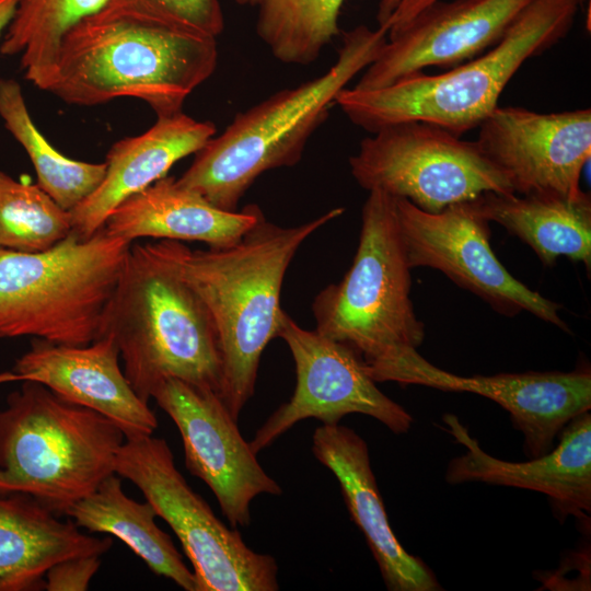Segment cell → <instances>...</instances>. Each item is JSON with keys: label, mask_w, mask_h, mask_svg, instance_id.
Returning <instances> with one entry per match:
<instances>
[{"label": "cell", "mask_w": 591, "mask_h": 591, "mask_svg": "<svg viewBox=\"0 0 591 591\" xmlns=\"http://www.w3.org/2000/svg\"><path fill=\"white\" fill-rule=\"evenodd\" d=\"M345 0H235L256 11L258 37L281 62H314L338 35Z\"/></svg>", "instance_id": "obj_26"}, {"label": "cell", "mask_w": 591, "mask_h": 591, "mask_svg": "<svg viewBox=\"0 0 591 591\" xmlns=\"http://www.w3.org/2000/svg\"><path fill=\"white\" fill-rule=\"evenodd\" d=\"M71 231L70 211L37 184L18 181L0 171V248L40 252Z\"/></svg>", "instance_id": "obj_28"}, {"label": "cell", "mask_w": 591, "mask_h": 591, "mask_svg": "<svg viewBox=\"0 0 591 591\" xmlns=\"http://www.w3.org/2000/svg\"><path fill=\"white\" fill-rule=\"evenodd\" d=\"M215 135V124L181 111L159 116L143 134L115 142L106 154L103 181L70 211L71 232L81 240L91 237L123 201L166 176L176 162L195 154Z\"/></svg>", "instance_id": "obj_20"}, {"label": "cell", "mask_w": 591, "mask_h": 591, "mask_svg": "<svg viewBox=\"0 0 591 591\" xmlns=\"http://www.w3.org/2000/svg\"><path fill=\"white\" fill-rule=\"evenodd\" d=\"M518 195L577 198L591 157V109L538 113L497 106L478 126L475 140Z\"/></svg>", "instance_id": "obj_14"}, {"label": "cell", "mask_w": 591, "mask_h": 591, "mask_svg": "<svg viewBox=\"0 0 591 591\" xmlns=\"http://www.w3.org/2000/svg\"><path fill=\"white\" fill-rule=\"evenodd\" d=\"M410 287L395 198L371 190L362 207L350 268L313 300L315 329L357 352L378 382L390 366L424 340L425 327L416 317Z\"/></svg>", "instance_id": "obj_8"}, {"label": "cell", "mask_w": 591, "mask_h": 591, "mask_svg": "<svg viewBox=\"0 0 591 591\" xmlns=\"http://www.w3.org/2000/svg\"><path fill=\"white\" fill-rule=\"evenodd\" d=\"M395 207L410 269H438L500 314L513 316L528 311L569 332L558 314L561 305L519 281L496 257L489 241V221L474 200L451 205L437 213L424 211L404 198H395Z\"/></svg>", "instance_id": "obj_11"}, {"label": "cell", "mask_w": 591, "mask_h": 591, "mask_svg": "<svg viewBox=\"0 0 591 591\" xmlns=\"http://www.w3.org/2000/svg\"><path fill=\"white\" fill-rule=\"evenodd\" d=\"M278 337L292 355L296 387L291 398L269 416L250 442L256 454L308 418L335 425L348 414H363L394 433L410 429L412 415L376 386L362 359L350 347L316 329L302 328L287 313Z\"/></svg>", "instance_id": "obj_12"}, {"label": "cell", "mask_w": 591, "mask_h": 591, "mask_svg": "<svg viewBox=\"0 0 591 591\" xmlns=\"http://www.w3.org/2000/svg\"><path fill=\"white\" fill-rule=\"evenodd\" d=\"M0 118L28 155L37 185L61 208L71 211L103 181L106 163L70 159L56 150L34 124L21 85L0 78Z\"/></svg>", "instance_id": "obj_25"}, {"label": "cell", "mask_w": 591, "mask_h": 591, "mask_svg": "<svg viewBox=\"0 0 591 591\" xmlns=\"http://www.w3.org/2000/svg\"><path fill=\"white\" fill-rule=\"evenodd\" d=\"M120 428L47 386L22 381L0 409V496H31L59 517L115 474Z\"/></svg>", "instance_id": "obj_6"}, {"label": "cell", "mask_w": 591, "mask_h": 591, "mask_svg": "<svg viewBox=\"0 0 591 591\" xmlns=\"http://www.w3.org/2000/svg\"><path fill=\"white\" fill-rule=\"evenodd\" d=\"M151 398L177 427L186 468L211 489L232 528L250 525V505L256 496L282 493L216 392L171 378Z\"/></svg>", "instance_id": "obj_13"}, {"label": "cell", "mask_w": 591, "mask_h": 591, "mask_svg": "<svg viewBox=\"0 0 591 591\" xmlns=\"http://www.w3.org/2000/svg\"><path fill=\"white\" fill-rule=\"evenodd\" d=\"M583 0H530L490 49L440 74L418 73L393 84L344 88L335 103L370 134L404 121H424L462 136L499 106L521 66L567 36Z\"/></svg>", "instance_id": "obj_4"}, {"label": "cell", "mask_w": 591, "mask_h": 591, "mask_svg": "<svg viewBox=\"0 0 591 591\" xmlns=\"http://www.w3.org/2000/svg\"><path fill=\"white\" fill-rule=\"evenodd\" d=\"M66 517L90 533L116 536L153 573L186 591H197L194 572L185 565L170 535L157 525L158 515L152 506L147 500L138 502L128 497L116 474L72 506Z\"/></svg>", "instance_id": "obj_24"}, {"label": "cell", "mask_w": 591, "mask_h": 591, "mask_svg": "<svg viewBox=\"0 0 591 591\" xmlns=\"http://www.w3.org/2000/svg\"><path fill=\"white\" fill-rule=\"evenodd\" d=\"M107 0H20L0 53L20 56L24 77L38 89L48 77L63 34Z\"/></svg>", "instance_id": "obj_27"}, {"label": "cell", "mask_w": 591, "mask_h": 591, "mask_svg": "<svg viewBox=\"0 0 591 591\" xmlns=\"http://www.w3.org/2000/svg\"><path fill=\"white\" fill-rule=\"evenodd\" d=\"M131 245L102 228L86 240L71 232L40 252L0 248V338L96 340Z\"/></svg>", "instance_id": "obj_7"}, {"label": "cell", "mask_w": 591, "mask_h": 591, "mask_svg": "<svg viewBox=\"0 0 591 591\" xmlns=\"http://www.w3.org/2000/svg\"><path fill=\"white\" fill-rule=\"evenodd\" d=\"M441 0H379L378 27L387 33V38L399 34L416 16Z\"/></svg>", "instance_id": "obj_31"}, {"label": "cell", "mask_w": 591, "mask_h": 591, "mask_svg": "<svg viewBox=\"0 0 591 591\" xmlns=\"http://www.w3.org/2000/svg\"><path fill=\"white\" fill-rule=\"evenodd\" d=\"M20 0H0V37L10 24Z\"/></svg>", "instance_id": "obj_32"}, {"label": "cell", "mask_w": 591, "mask_h": 591, "mask_svg": "<svg viewBox=\"0 0 591 591\" xmlns=\"http://www.w3.org/2000/svg\"><path fill=\"white\" fill-rule=\"evenodd\" d=\"M115 474L144 496L182 544L193 566L197 591H277L278 565L251 549L235 528L221 522L177 470L163 438L125 440Z\"/></svg>", "instance_id": "obj_9"}, {"label": "cell", "mask_w": 591, "mask_h": 591, "mask_svg": "<svg viewBox=\"0 0 591 591\" xmlns=\"http://www.w3.org/2000/svg\"><path fill=\"white\" fill-rule=\"evenodd\" d=\"M529 1H438L387 38L352 88L380 89L430 67L452 68L477 57L503 37Z\"/></svg>", "instance_id": "obj_16"}, {"label": "cell", "mask_w": 591, "mask_h": 591, "mask_svg": "<svg viewBox=\"0 0 591 591\" xmlns=\"http://www.w3.org/2000/svg\"><path fill=\"white\" fill-rule=\"evenodd\" d=\"M479 212L532 247L541 262L559 256L591 267V199L552 194L518 195L487 192L474 199Z\"/></svg>", "instance_id": "obj_23"}, {"label": "cell", "mask_w": 591, "mask_h": 591, "mask_svg": "<svg viewBox=\"0 0 591 591\" xmlns=\"http://www.w3.org/2000/svg\"><path fill=\"white\" fill-rule=\"evenodd\" d=\"M386 40L387 33L380 27L358 25L346 32L337 59L325 73L237 113L222 134L195 153L177 184L218 208L237 210L258 176L301 160L337 94L376 59Z\"/></svg>", "instance_id": "obj_3"}, {"label": "cell", "mask_w": 591, "mask_h": 591, "mask_svg": "<svg viewBox=\"0 0 591 591\" xmlns=\"http://www.w3.org/2000/svg\"><path fill=\"white\" fill-rule=\"evenodd\" d=\"M109 536L80 531L71 520L44 507L31 496H0V591L45 590L47 571L68 558L103 555Z\"/></svg>", "instance_id": "obj_22"}, {"label": "cell", "mask_w": 591, "mask_h": 591, "mask_svg": "<svg viewBox=\"0 0 591 591\" xmlns=\"http://www.w3.org/2000/svg\"><path fill=\"white\" fill-rule=\"evenodd\" d=\"M263 217L256 205L234 211L218 208L174 177L164 176L116 207L103 228L131 243L153 237L221 248L237 243Z\"/></svg>", "instance_id": "obj_21"}, {"label": "cell", "mask_w": 591, "mask_h": 591, "mask_svg": "<svg viewBox=\"0 0 591 591\" xmlns=\"http://www.w3.org/2000/svg\"><path fill=\"white\" fill-rule=\"evenodd\" d=\"M312 452L337 478L350 518L362 532L390 591L442 590L434 573L396 538L371 468L367 442L351 428L322 425Z\"/></svg>", "instance_id": "obj_19"}, {"label": "cell", "mask_w": 591, "mask_h": 591, "mask_svg": "<svg viewBox=\"0 0 591 591\" xmlns=\"http://www.w3.org/2000/svg\"><path fill=\"white\" fill-rule=\"evenodd\" d=\"M344 211L333 208L294 227L268 222L264 216L237 243L221 248L193 250L172 240L146 244L210 314L222 364L219 396L236 421L254 395L262 354L278 337L286 313L281 288L292 258L310 235Z\"/></svg>", "instance_id": "obj_2"}, {"label": "cell", "mask_w": 591, "mask_h": 591, "mask_svg": "<svg viewBox=\"0 0 591 591\" xmlns=\"http://www.w3.org/2000/svg\"><path fill=\"white\" fill-rule=\"evenodd\" d=\"M114 339L103 336L85 346L53 344L35 338L13 367L18 381H35L65 401L114 421L125 439L152 436L154 413L128 382Z\"/></svg>", "instance_id": "obj_18"}, {"label": "cell", "mask_w": 591, "mask_h": 591, "mask_svg": "<svg viewBox=\"0 0 591 591\" xmlns=\"http://www.w3.org/2000/svg\"><path fill=\"white\" fill-rule=\"evenodd\" d=\"M101 556L88 555L65 559L46 573L47 591H85L101 566Z\"/></svg>", "instance_id": "obj_30"}, {"label": "cell", "mask_w": 591, "mask_h": 591, "mask_svg": "<svg viewBox=\"0 0 591 591\" xmlns=\"http://www.w3.org/2000/svg\"><path fill=\"white\" fill-rule=\"evenodd\" d=\"M217 63V37L136 1L107 0L63 34L39 89L80 106L135 97L169 116Z\"/></svg>", "instance_id": "obj_1"}, {"label": "cell", "mask_w": 591, "mask_h": 591, "mask_svg": "<svg viewBox=\"0 0 591 591\" xmlns=\"http://www.w3.org/2000/svg\"><path fill=\"white\" fill-rule=\"evenodd\" d=\"M386 381L470 392L496 402L521 431L530 459L548 453L561 430L591 408L589 368L462 376L433 366L417 349H410L382 373L379 382Z\"/></svg>", "instance_id": "obj_15"}, {"label": "cell", "mask_w": 591, "mask_h": 591, "mask_svg": "<svg viewBox=\"0 0 591 591\" xmlns=\"http://www.w3.org/2000/svg\"><path fill=\"white\" fill-rule=\"evenodd\" d=\"M445 430L466 448L447 467L449 484L479 482L534 490L547 496L559 521L568 515L587 521L591 512V414L575 417L548 453L510 462L486 453L453 414L442 418Z\"/></svg>", "instance_id": "obj_17"}, {"label": "cell", "mask_w": 591, "mask_h": 591, "mask_svg": "<svg viewBox=\"0 0 591 591\" xmlns=\"http://www.w3.org/2000/svg\"><path fill=\"white\" fill-rule=\"evenodd\" d=\"M363 138L349 158L350 173L366 190H382L437 213L487 192L513 193L476 141L424 121L384 126Z\"/></svg>", "instance_id": "obj_10"}, {"label": "cell", "mask_w": 591, "mask_h": 591, "mask_svg": "<svg viewBox=\"0 0 591 591\" xmlns=\"http://www.w3.org/2000/svg\"><path fill=\"white\" fill-rule=\"evenodd\" d=\"M103 336L114 339L124 373L146 403L171 378L220 394L222 364L210 314L146 244L130 247L103 314Z\"/></svg>", "instance_id": "obj_5"}, {"label": "cell", "mask_w": 591, "mask_h": 591, "mask_svg": "<svg viewBox=\"0 0 591 591\" xmlns=\"http://www.w3.org/2000/svg\"><path fill=\"white\" fill-rule=\"evenodd\" d=\"M163 15L217 37L224 28L219 0H132Z\"/></svg>", "instance_id": "obj_29"}]
</instances>
